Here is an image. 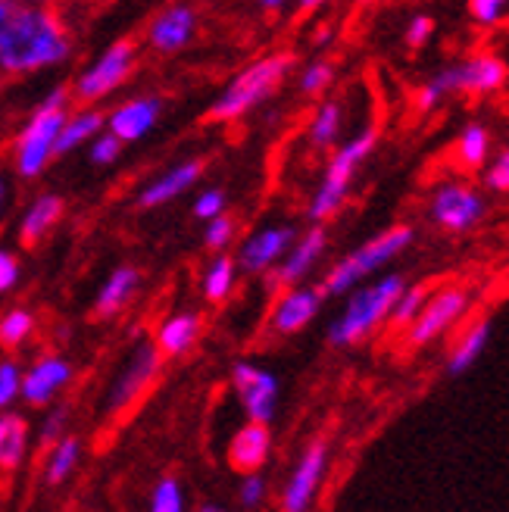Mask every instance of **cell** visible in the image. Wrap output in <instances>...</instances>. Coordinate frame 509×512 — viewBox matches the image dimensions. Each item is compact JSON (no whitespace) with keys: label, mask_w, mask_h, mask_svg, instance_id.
<instances>
[{"label":"cell","mask_w":509,"mask_h":512,"mask_svg":"<svg viewBox=\"0 0 509 512\" xmlns=\"http://www.w3.org/2000/svg\"><path fill=\"white\" fill-rule=\"evenodd\" d=\"M72 32L54 4H25L16 10L13 25L0 41V72L29 75L57 66L69 57Z\"/></svg>","instance_id":"6da1fadb"},{"label":"cell","mask_w":509,"mask_h":512,"mask_svg":"<svg viewBox=\"0 0 509 512\" xmlns=\"http://www.w3.org/2000/svg\"><path fill=\"white\" fill-rule=\"evenodd\" d=\"M406 288V278L391 272L385 278L372 281V285L353 288L341 316L328 325V344L332 347H353L366 338H372L375 331L391 319V310L397 297Z\"/></svg>","instance_id":"7a4b0ae2"},{"label":"cell","mask_w":509,"mask_h":512,"mask_svg":"<svg viewBox=\"0 0 509 512\" xmlns=\"http://www.w3.org/2000/svg\"><path fill=\"white\" fill-rule=\"evenodd\" d=\"M291 69H294V54H288V50H278V54H269L257 63H250L244 72L235 75L232 85L216 97V104L210 107L207 119L210 122H235V119L247 116L253 107H260L263 100H269L278 88H282Z\"/></svg>","instance_id":"3957f363"},{"label":"cell","mask_w":509,"mask_h":512,"mask_svg":"<svg viewBox=\"0 0 509 512\" xmlns=\"http://www.w3.org/2000/svg\"><path fill=\"white\" fill-rule=\"evenodd\" d=\"M413 238H416V232L410 225H394V228H388V232H381L372 241L350 250L344 260H338L332 269L325 272V278L319 281L322 294L325 297H344L353 288H360L363 278H369L378 269H385L388 263H394L397 256L413 244Z\"/></svg>","instance_id":"277c9868"},{"label":"cell","mask_w":509,"mask_h":512,"mask_svg":"<svg viewBox=\"0 0 509 512\" xmlns=\"http://www.w3.org/2000/svg\"><path fill=\"white\" fill-rule=\"evenodd\" d=\"M506 63L494 54H475L463 63H453V66H444L441 72H435L431 79L419 88L416 94V104L419 110H435L444 97L450 94H472V97H481V94H494L506 85Z\"/></svg>","instance_id":"5b68a950"},{"label":"cell","mask_w":509,"mask_h":512,"mask_svg":"<svg viewBox=\"0 0 509 512\" xmlns=\"http://www.w3.org/2000/svg\"><path fill=\"white\" fill-rule=\"evenodd\" d=\"M375 144H378V132H375V128H366V132L350 138L347 144H341L332 153V160H328V166H325L322 182H319V188H316V194L310 200V207H307V216H310L313 225L328 222L344 207V200L350 194V185H353V178H356V169H360L369 160V153L375 150Z\"/></svg>","instance_id":"8992f818"},{"label":"cell","mask_w":509,"mask_h":512,"mask_svg":"<svg viewBox=\"0 0 509 512\" xmlns=\"http://www.w3.org/2000/svg\"><path fill=\"white\" fill-rule=\"evenodd\" d=\"M66 88H57L54 94L44 97V104L35 110L29 125L22 128V135L16 141V169L22 178H35L44 172L47 160L54 157L57 138L66 125Z\"/></svg>","instance_id":"52a82bcc"},{"label":"cell","mask_w":509,"mask_h":512,"mask_svg":"<svg viewBox=\"0 0 509 512\" xmlns=\"http://www.w3.org/2000/svg\"><path fill=\"white\" fill-rule=\"evenodd\" d=\"M469 306H472V294L469 288H460V285H447V288H438V291H431L425 306H422V313L413 319V325L403 331L406 335V347H428V344H435L438 338H444L447 331L456 325V322H463V316L469 313Z\"/></svg>","instance_id":"ba28073f"},{"label":"cell","mask_w":509,"mask_h":512,"mask_svg":"<svg viewBox=\"0 0 509 512\" xmlns=\"http://www.w3.org/2000/svg\"><path fill=\"white\" fill-rule=\"evenodd\" d=\"M328 444L325 441H310L297 456L294 469L288 472L282 494H278V509L282 512H313L322 494V484L328 475Z\"/></svg>","instance_id":"9c48e42d"},{"label":"cell","mask_w":509,"mask_h":512,"mask_svg":"<svg viewBox=\"0 0 509 512\" xmlns=\"http://www.w3.org/2000/svg\"><path fill=\"white\" fill-rule=\"evenodd\" d=\"M132 69H135V44L116 41L104 57L79 75V82H75V100H79V104H94V100L107 97L129 79Z\"/></svg>","instance_id":"30bf717a"},{"label":"cell","mask_w":509,"mask_h":512,"mask_svg":"<svg viewBox=\"0 0 509 512\" xmlns=\"http://www.w3.org/2000/svg\"><path fill=\"white\" fill-rule=\"evenodd\" d=\"M485 219V197L460 182H444L431 194V222L450 235H463Z\"/></svg>","instance_id":"8fae6325"},{"label":"cell","mask_w":509,"mask_h":512,"mask_svg":"<svg viewBox=\"0 0 509 512\" xmlns=\"http://www.w3.org/2000/svg\"><path fill=\"white\" fill-rule=\"evenodd\" d=\"M160 360H163V353H160L157 341L154 344H138L132 350V356L125 360L122 372L116 375L113 388L107 394V413L110 416L122 413V409H129L150 388V384H154V378L160 372Z\"/></svg>","instance_id":"7c38bea8"},{"label":"cell","mask_w":509,"mask_h":512,"mask_svg":"<svg viewBox=\"0 0 509 512\" xmlns=\"http://www.w3.org/2000/svg\"><path fill=\"white\" fill-rule=\"evenodd\" d=\"M232 388H235L250 422L272 425V419L278 413V378L269 369H263L257 363H235Z\"/></svg>","instance_id":"4fadbf2b"},{"label":"cell","mask_w":509,"mask_h":512,"mask_svg":"<svg viewBox=\"0 0 509 512\" xmlns=\"http://www.w3.org/2000/svg\"><path fill=\"white\" fill-rule=\"evenodd\" d=\"M325 303V294L319 285H294V288H285V294L275 300L272 306V316H269V328L275 335H297V331L307 328Z\"/></svg>","instance_id":"5bb4252c"},{"label":"cell","mask_w":509,"mask_h":512,"mask_svg":"<svg viewBox=\"0 0 509 512\" xmlns=\"http://www.w3.org/2000/svg\"><path fill=\"white\" fill-rule=\"evenodd\" d=\"M297 241V228L294 225H272L263 228V232L250 235L241 250H238V266L250 275H263L269 269H275L285 260L288 250Z\"/></svg>","instance_id":"9a60e30c"},{"label":"cell","mask_w":509,"mask_h":512,"mask_svg":"<svg viewBox=\"0 0 509 512\" xmlns=\"http://www.w3.org/2000/svg\"><path fill=\"white\" fill-rule=\"evenodd\" d=\"M328 247V235H325V228L322 225H313L307 228L303 235H297L294 247L288 250V256L282 263L275 266V285L278 288H294V285H303L316 263L322 260V253Z\"/></svg>","instance_id":"2e32d148"},{"label":"cell","mask_w":509,"mask_h":512,"mask_svg":"<svg viewBox=\"0 0 509 512\" xmlns=\"http://www.w3.org/2000/svg\"><path fill=\"white\" fill-rule=\"evenodd\" d=\"M272 456V431L266 422H250L241 425L232 441H228V466L235 472L247 475V472H263V466Z\"/></svg>","instance_id":"e0dca14e"},{"label":"cell","mask_w":509,"mask_h":512,"mask_svg":"<svg viewBox=\"0 0 509 512\" xmlns=\"http://www.w3.org/2000/svg\"><path fill=\"white\" fill-rule=\"evenodd\" d=\"M194 32H197V10L188 4H175L150 22L147 41L157 54H178V50L191 44Z\"/></svg>","instance_id":"ac0fdd59"},{"label":"cell","mask_w":509,"mask_h":512,"mask_svg":"<svg viewBox=\"0 0 509 512\" xmlns=\"http://www.w3.org/2000/svg\"><path fill=\"white\" fill-rule=\"evenodd\" d=\"M72 378V366L63 356H44L22 375V397L32 406H47Z\"/></svg>","instance_id":"d6986e66"},{"label":"cell","mask_w":509,"mask_h":512,"mask_svg":"<svg viewBox=\"0 0 509 512\" xmlns=\"http://www.w3.org/2000/svg\"><path fill=\"white\" fill-rule=\"evenodd\" d=\"M160 97H135L129 100V104H122L113 116H110V132L122 141V144H129V141H138L144 138L150 128L157 125L160 119Z\"/></svg>","instance_id":"ffe728a7"},{"label":"cell","mask_w":509,"mask_h":512,"mask_svg":"<svg viewBox=\"0 0 509 512\" xmlns=\"http://www.w3.org/2000/svg\"><path fill=\"white\" fill-rule=\"evenodd\" d=\"M203 175V160H185L172 166L169 172H163L157 182H150L141 197H138V207L144 210H154V207H163V203L175 200L178 194H185L197 178Z\"/></svg>","instance_id":"44dd1931"},{"label":"cell","mask_w":509,"mask_h":512,"mask_svg":"<svg viewBox=\"0 0 509 512\" xmlns=\"http://www.w3.org/2000/svg\"><path fill=\"white\" fill-rule=\"evenodd\" d=\"M491 341V319H475L469 322L460 335H456L450 353H447V372L450 375H463L469 372L475 363H478V356L485 353Z\"/></svg>","instance_id":"7402d4cb"},{"label":"cell","mask_w":509,"mask_h":512,"mask_svg":"<svg viewBox=\"0 0 509 512\" xmlns=\"http://www.w3.org/2000/svg\"><path fill=\"white\" fill-rule=\"evenodd\" d=\"M138 281H141L138 269H132V266H119V269L107 278V285L100 288V294H97V300H94V313H97L100 319H113L116 313H122L125 306L132 303V297H135V291H138Z\"/></svg>","instance_id":"603a6c76"},{"label":"cell","mask_w":509,"mask_h":512,"mask_svg":"<svg viewBox=\"0 0 509 512\" xmlns=\"http://www.w3.org/2000/svg\"><path fill=\"white\" fill-rule=\"evenodd\" d=\"M63 216V200L57 194H44L32 203V210L25 213L22 219V228H19V244L25 250H32L38 247L47 235H50V228H54Z\"/></svg>","instance_id":"cb8c5ba5"},{"label":"cell","mask_w":509,"mask_h":512,"mask_svg":"<svg viewBox=\"0 0 509 512\" xmlns=\"http://www.w3.org/2000/svg\"><path fill=\"white\" fill-rule=\"evenodd\" d=\"M200 328H203V322H200L197 313H175V316H169L160 325V331H157L160 353L163 356H182V353H188L197 344V338H200Z\"/></svg>","instance_id":"d4e9b609"},{"label":"cell","mask_w":509,"mask_h":512,"mask_svg":"<svg viewBox=\"0 0 509 512\" xmlns=\"http://www.w3.org/2000/svg\"><path fill=\"white\" fill-rule=\"evenodd\" d=\"M341 125H344V110L338 100H325V104L313 113V122H310V144L316 150H332L338 144V135H341Z\"/></svg>","instance_id":"484cf974"},{"label":"cell","mask_w":509,"mask_h":512,"mask_svg":"<svg viewBox=\"0 0 509 512\" xmlns=\"http://www.w3.org/2000/svg\"><path fill=\"white\" fill-rule=\"evenodd\" d=\"M488 153H491L488 128L481 122H469L460 132V138H456V160H460L466 169H481L488 163Z\"/></svg>","instance_id":"4316f807"},{"label":"cell","mask_w":509,"mask_h":512,"mask_svg":"<svg viewBox=\"0 0 509 512\" xmlns=\"http://www.w3.org/2000/svg\"><path fill=\"white\" fill-rule=\"evenodd\" d=\"M100 128H104V116L94 113V110H85V113L69 116L66 125H63V132H60V138H57L54 157H63V153H69L72 147H79L82 141L97 138V135H100Z\"/></svg>","instance_id":"83f0119b"},{"label":"cell","mask_w":509,"mask_h":512,"mask_svg":"<svg viewBox=\"0 0 509 512\" xmlns=\"http://www.w3.org/2000/svg\"><path fill=\"white\" fill-rule=\"evenodd\" d=\"M235 278H238V266L232 256H216V260L203 272V297L210 303H222L228 300V294L235 291Z\"/></svg>","instance_id":"f1b7e54d"},{"label":"cell","mask_w":509,"mask_h":512,"mask_svg":"<svg viewBox=\"0 0 509 512\" xmlns=\"http://www.w3.org/2000/svg\"><path fill=\"white\" fill-rule=\"evenodd\" d=\"M79 459H82V441L79 438H60L54 447H50L44 481L47 484H63L75 472V466H79Z\"/></svg>","instance_id":"f546056e"},{"label":"cell","mask_w":509,"mask_h":512,"mask_svg":"<svg viewBox=\"0 0 509 512\" xmlns=\"http://www.w3.org/2000/svg\"><path fill=\"white\" fill-rule=\"evenodd\" d=\"M29 450V425L19 416H7L4 438H0V469H16Z\"/></svg>","instance_id":"4dcf8cb0"},{"label":"cell","mask_w":509,"mask_h":512,"mask_svg":"<svg viewBox=\"0 0 509 512\" xmlns=\"http://www.w3.org/2000/svg\"><path fill=\"white\" fill-rule=\"evenodd\" d=\"M428 288L425 285H406L403 288V294L397 297V303H394V310H391V319H388V325L391 328H397V331H406L413 325V319L422 313V306H425V300H428Z\"/></svg>","instance_id":"1f68e13d"},{"label":"cell","mask_w":509,"mask_h":512,"mask_svg":"<svg viewBox=\"0 0 509 512\" xmlns=\"http://www.w3.org/2000/svg\"><path fill=\"white\" fill-rule=\"evenodd\" d=\"M150 512H185V488L182 481L166 475L150 491Z\"/></svg>","instance_id":"d6a6232c"},{"label":"cell","mask_w":509,"mask_h":512,"mask_svg":"<svg viewBox=\"0 0 509 512\" xmlns=\"http://www.w3.org/2000/svg\"><path fill=\"white\" fill-rule=\"evenodd\" d=\"M32 328H35V319L29 310H10L4 319H0V347H19L25 338L32 335Z\"/></svg>","instance_id":"836d02e7"},{"label":"cell","mask_w":509,"mask_h":512,"mask_svg":"<svg viewBox=\"0 0 509 512\" xmlns=\"http://www.w3.org/2000/svg\"><path fill=\"white\" fill-rule=\"evenodd\" d=\"M266 500H269V481L263 478V472H247V475L241 478V488H238V503H241V509L257 512V509L266 506Z\"/></svg>","instance_id":"e575fe53"},{"label":"cell","mask_w":509,"mask_h":512,"mask_svg":"<svg viewBox=\"0 0 509 512\" xmlns=\"http://www.w3.org/2000/svg\"><path fill=\"white\" fill-rule=\"evenodd\" d=\"M335 82V66L328 63V60H313L307 69L300 72V94H307V97H316L322 94L328 85Z\"/></svg>","instance_id":"d590c367"},{"label":"cell","mask_w":509,"mask_h":512,"mask_svg":"<svg viewBox=\"0 0 509 512\" xmlns=\"http://www.w3.org/2000/svg\"><path fill=\"white\" fill-rule=\"evenodd\" d=\"M235 228H238L235 219L228 216V213H222V216L207 222V235H203V244H207L210 250H225L228 244H232V238H235Z\"/></svg>","instance_id":"8d00e7d4"},{"label":"cell","mask_w":509,"mask_h":512,"mask_svg":"<svg viewBox=\"0 0 509 512\" xmlns=\"http://www.w3.org/2000/svg\"><path fill=\"white\" fill-rule=\"evenodd\" d=\"M509 10V0H469V13L478 25H485V29H491V25H497Z\"/></svg>","instance_id":"74e56055"},{"label":"cell","mask_w":509,"mask_h":512,"mask_svg":"<svg viewBox=\"0 0 509 512\" xmlns=\"http://www.w3.org/2000/svg\"><path fill=\"white\" fill-rule=\"evenodd\" d=\"M16 397H22V372L16 363H0V409L10 406Z\"/></svg>","instance_id":"f35d334b"},{"label":"cell","mask_w":509,"mask_h":512,"mask_svg":"<svg viewBox=\"0 0 509 512\" xmlns=\"http://www.w3.org/2000/svg\"><path fill=\"white\" fill-rule=\"evenodd\" d=\"M431 35H435V19L425 16V13H416L410 22H406L403 41H406V47L419 50V47H425V44H428V38H431Z\"/></svg>","instance_id":"ab89813d"},{"label":"cell","mask_w":509,"mask_h":512,"mask_svg":"<svg viewBox=\"0 0 509 512\" xmlns=\"http://www.w3.org/2000/svg\"><path fill=\"white\" fill-rule=\"evenodd\" d=\"M225 207H228L225 191L210 188V191H203V194L197 197V203H194V216H197V219H203V222H210V219L222 216V213H225Z\"/></svg>","instance_id":"60d3db41"},{"label":"cell","mask_w":509,"mask_h":512,"mask_svg":"<svg viewBox=\"0 0 509 512\" xmlns=\"http://www.w3.org/2000/svg\"><path fill=\"white\" fill-rule=\"evenodd\" d=\"M485 185L497 194H506L509 191V147L503 153H497L494 163L488 166L485 172Z\"/></svg>","instance_id":"b9f144b4"},{"label":"cell","mask_w":509,"mask_h":512,"mask_svg":"<svg viewBox=\"0 0 509 512\" xmlns=\"http://www.w3.org/2000/svg\"><path fill=\"white\" fill-rule=\"evenodd\" d=\"M66 419H69V409L66 406H57L54 413H50L41 425V441L44 444H57L63 438V428H66Z\"/></svg>","instance_id":"7bdbcfd3"},{"label":"cell","mask_w":509,"mask_h":512,"mask_svg":"<svg viewBox=\"0 0 509 512\" xmlns=\"http://www.w3.org/2000/svg\"><path fill=\"white\" fill-rule=\"evenodd\" d=\"M119 150H122V141H119L113 132H107V135H100V138L94 141V147H91V160H94V163H113V160L119 157Z\"/></svg>","instance_id":"ee69618b"},{"label":"cell","mask_w":509,"mask_h":512,"mask_svg":"<svg viewBox=\"0 0 509 512\" xmlns=\"http://www.w3.org/2000/svg\"><path fill=\"white\" fill-rule=\"evenodd\" d=\"M16 278H19V263H16V256L7 253V250H0V294H7V291L16 285Z\"/></svg>","instance_id":"f6af8a7d"},{"label":"cell","mask_w":509,"mask_h":512,"mask_svg":"<svg viewBox=\"0 0 509 512\" xmlns=\"http://www.w3.org/2000/svg\"><path fill=\"white\" fill-rule=\"evenodd\" d=\"M22 4H13V0H0V41H4L7 29L13 25V16Z\"/></svg>","instance_id":"bcb514c9"},{"label":"cell","mask_w":509,"mask_h":512,"mask_svg":"<svg viewBox=\"0 0 509 512\" xmlns=\"http://www.w3.org/2000/svg\"><path fill=\"white\" fill-rule=\"evenodd\" d=\"M322 4H328V0H300V10L310 13V10H319Z\"/></svg>","instance_id":"7dc6e473"},{"label":"cell","mask_w":509,"mask_h":512,"mask_svg":"<svg viewBox=\"0 0 509 512\" xmlns=\"http://www.w3.org/2000/svg\"><path fill=\"white\" fill-rule=\"evenodd\" d=\"M285 4H288V0H260L263 10H282Z\"/></svg>","instance_id":"c3c4849f"},{"label":"cell","mask_w":509,"mask_h":512,"mask_svg":"<svg viewBox=\"0 0 509 512\" xmlns=\"http://www.w3.org/2000/svg\"><path fill=\"white\" fill-rule=\"evenodd\" d=\"M13 4H22L25 7V4H50V0H13Z\"/></svg>","instance_id":"681fc988"},{"label":"cell","mask_w":509,"mask_h":512,"mask_svg":"<svg viewBox=\"0 0 509 512\" xmlns=\"http://www.w3.org/2000/svg\"><path fill=\"white\" fill-rule=\"evenodd\" d=\"M200 512H222L219 506H200Z\"/></svg>","instance_id":"f907efd6"},{"label":"cell","mask_w":509,"mask_h":512,"mask_svg":"<svg viewBox=\"0 0 509 512\" xmlns=\"http://www.w3.org/2000/svg\"><path fill=\"white\" fill-rule=\"evenodd\" d=\"M4 425H7V416H0V438H4Z\"/></svg>","instance_id":"816d5d0a"},{"label":"cell","mask_w":509,"mask_h":512,"mask_svg":"<svg viewBox=\"0 0 509 512\" xmlns=\"http://www.w3.org/2000/svg\"><path fill=\"white\" fill-rule=\"evenodd\" d=\"M0 200H4V178H0Z\"/></svg>","instance_id":"f5cc1de1"}]
</instances>
